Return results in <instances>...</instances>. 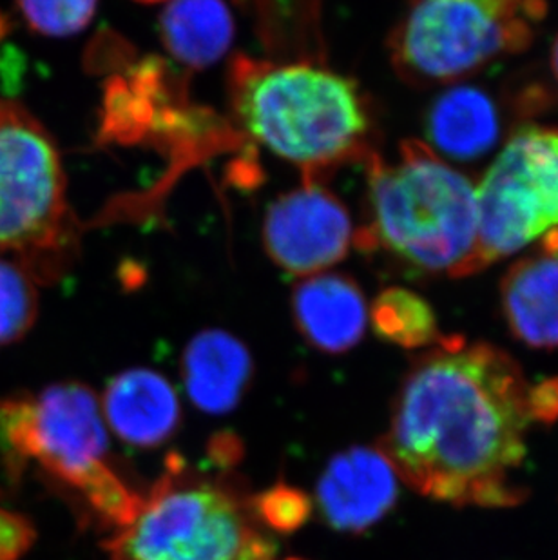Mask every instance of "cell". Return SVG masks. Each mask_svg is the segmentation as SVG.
Here are the masks:
<instances>
[{"label":"cell","mask_w":558,"mask_h":560,"mask_svg":"<svg viewBox=\"0 0 558 560\" xmlns=\"http://www.w3.org/2000/svg\"><path fill=\"white\" fill-rule=\"evenodd\" d=\"M551 71H554L555 79L558 82V35L555 38L554 48H551Z\"/></svg>","instance_id":"484cf974"},{"label":"cell","mask_w":558,"mask_h":560,"mask_svg":"<svg viewBox=\"0 0 558 560\" xmlns=\"http://www.w3.org/2000/svg\"><path fill=\"white\" fill-rule=\"evenodd\" d=\"M206 457L212 468L231 474L245 457V443L234 430H220L207 441Z\"/></svg>","instance_id":"603a6c76"},{"label":"cell","mask_w":558,"mask_h":560,"mask_svg":"<svg viewBox=\"0 0 558 560\" xmlns=\"http://www.w3.org/2000/svg\"><path fill=\"white\" fill-rule=\"evenodd\" d=\"M37 540V529L22 513L0 508V560H21Z\"/></svg>","instance_id":"7402d4cb"},{"label":"cell","mask_w":558,"mask_h":560,"mask_svg":"<svg viewBox=\"0 0 558 560\" xmlns=\"http://www.w3.org/2000/svg\"><path fill=\"white\" fill-rule=\"evenodd\" d=\"M95 521L106 529H124L142 510L143 498L121 479L112 466L102 463L77 490Z\"/></svg>","instance_id":"d6986e66"},{"label":"cell","mask_w":558,"mask_h":560,"mask_svg":"<svg viewBox=\"0 0 558 560\" xmlns=\"http://www.w3.org/2000/svg\"><path fill=\"white\" fill-rule=\"evenodd\" d=\"M475 192L479 272L558 231V127H519Z\"/></svg>","instance_id":"ba28073f"},{"label":"cell","mask_w":558,"mask_h":560,"mask_svg":"<svg viewBox=\"0 0 558 560\" xmlns=\"http://www.w3.org/2000/svg\"><path fill=\"white\" fill-rule=\"evenodd\" d=\"M287 560H303V559H287Z\"/></svg>","instance_id":"83f0119b"},{"label":"cell","mask_w":558,"mask_h":560,"mask_svg":"<svg viewBox=\"0 0 558 560\" xmlns=\"http://www.w3.org/2000/svg\"><path fill=\"white\" fill-rule=\"evenodd\" d=\"M254 517L275 534L292 535L312 515V499L301 488L279 481L248 499Z\"/></svg>","instance_id":"44dd1931"},{"label":"cell","mask_w":558,"mask_h":560,"mask_svg":"<svg viewBox=\"0 0 558 560\" xmlns=\"http://www.w3.org/2000/svg\"><path fill=\"white\" fill-rule=\"evenodd\" d=\"M501 305L510 332L532 349L558 347V231L540 238V249L511 265L501 283Z\"/></svg>","instance_id":"4fadbf2b"},{"label":"cell","mask_w":558,"mask_h":560,"mask_svg":"<svg viewBox=\"0 0 558 560\" xmlns=\"http://www.w3.org/2000/svg\"><path fill=\"white\" fill-rule=\"evenodd\" d=\"M160 37L176 62L206 69L231 48L234 19L225 0H168L160 16Z\"/></svg>","instance_id":"2e32d148"},{"label":"cell","mask_w":558,"mask_h":560,"mask_svg":"<svg viewBox=\"0 0 558 560\" xmlns=\"http://www.w3.org/2000/svg\"><path fill=\"white\" fill-rule=\"evenodd\" d=\"M37 316V280L24 265L0 256V349L21 341Z\"/></svg>","instance_id":"ac0fdd59"},{"label":"cell","mask_w":558,"mask_h":560,"mask_svg":"<svg viewBox=\"0 0 558 560\" xmlns=\"http://www.w3.org/2000/svg\"><path fill=\"white\" fill-rule=\"evenodd\" d=\"M292 317L301 338L325 354L358 347L369 323V305L352 276L325 270L301 278L292 292Z\"/></svg>","instance_id":"8fae6325"},{"label":"cell","mask_w":558,"mask_h":560,"mask_svg":"<svg viewBox=\"0 0 558 560\" xmlns=\"http://www.w3.org/2000/svg\"><path fill=\"white\" fill-rule=\"evenodd\" d=\"M544 15V0H410L388 38L392 66L414 88L453 84L526 51Z\"/></svg>","instance_id":"5b68a950"},{"label":"cell","mask_w":558,"mask_h":560,"mask_svg":"<svg viewBox=\"0 0 558 560\" xmlns=\"http://www.w3.org/2000/svg\"><path fill=\"white\" fill-rule=\"evenodd\" d=\"M533 419L538 423H554L558 419V377L546 380L530 390Z\"/></svg>","instance_id":"cb8c5ba5"},{"label":"cell","mask_w":558,"mask_h":560,"mask_svg":"<svg viewBox=\"0 0 558 560\" xmlns=\"http://www.w3.org/2000/svg\"><path fill=\"white\" fill-rule=\"evenodd\" d=\"M397 498L399 476L380 446L334 455L316 487L319 515L339 534H363L392 512Z\"/></svg>","instance_id":"30bf717a"},{"label":"cell","mask_w":558,"mask_h":560,"mask_svg":"<svg viewBox=\"0 0 558 560\" xmlns=\"http://www.w3.org/2000/svg\"><path fill=\"white\" fill-rule=\"evenodd\" d=\"M187 470L171 454L142 510L104 540L113 560H272L276 542L258 528L234 482Z\"/></svg>","instance_id":"277c9868"},{"label":"cell","mask_w":558,"mask_h":560,"mask_svg":"<svg viewBox=\"0 0 558 560\" xmlns=\"http://www.w3.org/2000/svg\"><path fill=\"white\" fill-rule=\"evenodd\" d=\"M179 369L190 402L209 416L232 412L254 377L247 345L222 328H207L193 336Z\"/></svg>","instance_id":"5bb4252c"},{"label":"cell","mask_w":558,"mask_h":560,"mask_svg":"<svg viewBox=\"0 0 558 560\" xmlns=\"http://www.w3.org/2000/svg\"><path fill=\"white\" fill-rule=\"evenodd\" d=\"M107 424L91 386L60 381L40 394H16L0 401V454L11 479L30 463L62 487L79 490L106 463Z\"/></svg>","instance_id":"52a82bcc"},{"label":"cell","mask_w":558,"mask_h":560,"mask_svg":"<svg viewBox=\"0 0 558 560\" xmlns=\"http://www.w3.org/2000/svg\"><path fill=\"white\" fill-rule=\"evenodd\" d=\"M11 30V22L8 16L0 11V43L4 40L5 37H8V33H10Z\"/></svg>","instance_id":"d4e9b609"},{"label":"cell","mask_w":558,"mask_h":560,"mask_svg":"<svg viewBox=\"0 0 558 560\" xmlns=\"http://www.w3.org/2000/svg\"><path fill=\"white\" fill-rule=\"evenodd\" d=\"M375 334L403 349L439 343L438 316L430 303L405 287H388L369 311Z\"/></svg>","instance_id":"e0dca14e"},{"label":"cell","mask_w":558,"mask_h":560,"mask_svg":"<svg viewBox=\"0 0 558 560\" xmlns=\"http://www.w3.org/2000/svg\"><path fill=\"white\" fill-rule=\"evenodd\" d=\"M265 253L290 276L319 275L347 258L356 238L352 218L322 182L303 180L265 212Z\"/></svg>","instance_id":"9c48e42d"},{"label":"cell","mask_w":558,"mask_h":560,"mask_svg":"<svg viewBox=\"0 0 558 560\" xmlns=\"http://www.w3.org/2000/svg\"><path fill=\"white\" fill-rule=\"evenodd\" d=\"M364 162L369 220L353 245L383 254L410 278L479 272L477 192L468 176L421 140L400 142L394 162L375 151Z\"/></svg>","instance_id":"7a4b0ae2"},{"label":"cell","mask_w":558,"mask_h":560,"mask_svg":"<svg viewBox=\"0 0 558 560\" xmlns=\"http://www.w3.org/2000/svg\"><path fill=\"white\" fill-rule=\"evenodd\" d=\"M521 366L463 336L439 339L400 383L380 446L399 479L453 506H516V481L535 421Z\"/></svg>","instance_id":"6da1fadb"},{"label":"cell","mask_w":558,"mask_h":560,"mask_svg":"<svg viewBox=\"0 0 558 560\" xmlns=\"http://www.w3.org/2000/svg\"><path fill=\"white\" fill-rule=\"evenodd\" d=\"M430 148L455 162L485 159L501 140L496 98L475 85H453L430 104L425 118Z\"/></svg>","instance_id":"9a60e30c"},{"label":"cell","mask_w":558,"mask_h":560,"mask_svg":"<svg viewBox=\"0 0 558 560\" xmlns=\"http://www.w3.org/2000/svg\"><path fill=\"white\" fill-rule=\"evenodd\" d=\"M135 2H142V4H156V2H165V0H135Z\"/></svg>","instance_id":"4316f807"},{"label":"cell","mask_w":558,"mask_h":560,"mask_svg":"<svg viewBox=\"0 0 558 560\" xmlns=\"http://www.w3.org/2000/svg\"><path fill=\"white\" fill-rule=\"evenodd\" d=\"M102 416L113 434L132 448L167 443L182 424V405L171 381L151 369H129L107 383Z\"/></svg>","instance_id":"7c38bea8"},{"label":"cell","mask_w":558,"mask_h":560,"mask_svg":"<svg viewBox=\"0 0 558 560\" xmlns=\"http://www.w3.org/2000/svg\"><path fill=\"white\" fill-rule=\"evenodd\" d=\"M16 5L30 30L44 37L62 38L90 26L98 0H16Z\"/></svg>","instance_id":"ffe728a7"},{"label":"cell","mask_w":558,"mask_h":560,"mask_svg":"<svg viewBox=\"0 0 558 560\" xmlns=\"http://www.w3.org/2000/svg\"><path fill=\"white\" fill-rule=\"evenodd\" d=\"M73 242L57 143L26 107L0 101V256L46 283L62 272Z\"/></svg>","instance_id":"8992f818"},{"label":"cell","mask_w":558,"mask_h":560,"mask_svg":"<svg viewBox=\"0 0 558 560\" xmlns=\"http://www.w3.org/2000/svg\"><path fill=\"white\" fill-rule=\"evenodd\" d=\"M229 98L248 137L300 167L303 180L322 182L374 153L369 102L352 79L325 66L236 57Z\"/></svg>","instance_id":"3957f363"}]
</instances>
